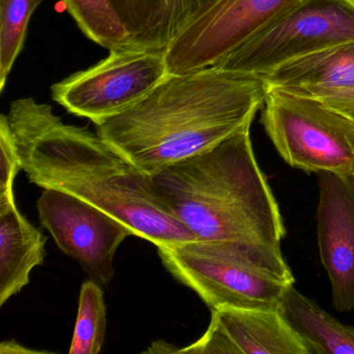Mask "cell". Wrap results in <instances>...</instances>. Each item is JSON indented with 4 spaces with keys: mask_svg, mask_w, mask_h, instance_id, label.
<instances>
[{
    "mask_svg": "<svg viewBox=\"0 0 354 354\" xmlns=\"http://www.w3.org/2000/svg\"><path fill=\"white\" fill-rule=\"evenodd\" d=\"M1 117L32 183L90 203L156 248L198 240L159 200L150 176L97 132L64 123L50 105L32 98L13 101Z\"/></svg>",
    "mask_w": 354,
    "mask_h": 354,
    "instance_id": "1",
    "label": "cell"
},
{
    "mask_svg": "<svg viewBox=\"0 0 354 354\" xmlns=\"http://www.w3.org/2000/svg\"><path fill=\"white\" fill-rule=\"evenodd\" d=\"M267 94L260 76L219 66L169 73L138 104L96 125V132L151 177L252 125Z\"/></svg>",
    "mask_w": 354,
    "mask_h": 354,
    "instance_id": "2",
    "label": "cell"
},
{
    "mask_svg": "<svg viewBox=\"0 0 354 354\" xmlns=\"http://www.w3.org/2000/svg\"><path fill=\"white\" fill-rule=\"evenodd\" d=\"M250 126L151 176L159 200L198 240L281 252L279 204L257 162Z\"/></svg>",
    "mask_w": 354,
    "mask_h": 354,
    "instance_id": "3",
    "label": "cell"
},
{
    "mask_svg": "<svg viewBox=\"0 0 354 354\" xmlns=\"http://www.w3.org/2000/svg\"><path fill=\"white\" fill-rule=\"evenodd\" d=\"M167 271L196 292L211 308L277 310L294 283L283 252L225 241L185 242L158 246Z\"/></svg>",
    "mask_w": 354,
    "mask_h": 354,
    "instance_id": "4",
    "label": "cell"
},
{
    "mask_svg": "<svg viewBox=\"0 0 354 354\" xmlns=\"http://www.w3.org/2000/svg\"><path fill=\"white\" fill-rule=\"evenodd\" d=\"M261 123L292 167L354 177V122L322 101L269 90Z\"/></svg>",
    "mask_w": 354,
    "mask_h": 354,
    "instance_id": "5",
    "label": "cell"
},
{
    "mask_svg": "<svg viewBox=\"0 0 354 354\" xmlns=\"http://www.w3.org/2000/svg\"><path fill=\"white\" fill-rule=\"evenodd\" d=\"M50 88L55 102L72 115L100 125L131 109L169 74L165 49L128 44Z\"/></svg>",
    "mask_w": 354,
    "mask_h": 354,
    "instance_id": "6",
    "label": "cell"
},
{
    "mask_svg": "<svg viewBox=\"0 0 354 354\" xmlns=\"http://www.w3.org/2000/svg\"><path fill=\"white\" fill-rule=\"evenodd\" d=\"M354 42V0H301L283 18L215 66L252 75Z\"/></svg>",
    "mask_w": 354,
    "mask_h": 354,
    "instance_id": "7",
    "label": "cell"
},
{
    "mask_svg": "<svg viewBox=\"0 0 354 354\" xmlns=\"http://www.w3.org/2000/svg\"><path fill=\"white\" fill-rule=\"evenodd\" d=\"M300 1L216 0L165 48L169 73H187L221 63Z\"/></svg>",
    "mask_w": 354,
    "mask_h": 354,
    "instance_id": "8",
    "label": "cell"
},
{
    "mask_svg": "<svg viewBox=\"0 0 354 354\" xmlns=\"http://www.w3.org/2000/svg\"><path fill=\"white\" fill-rule=\"evenodd\" d=\"M39 219L57 248L80 265L88 279L105 287L115 275L118 248L131 230L90 203L61 190L43 189L37 202Z\"/></svg>",
    "mask_w": 354,
    "mask_h": 354,
    "instance_id": "9",
    "label": "cell"
},
{
    "mask_svg": "<svg viewBox=\"0 0 354 354\" xmlns=\"http://www.w3.org/2000/svg\"><path fill=\"white\" fill-rule=\"evenodd\" d=\"M319 184V252L328 274L333 304L354 308V177L317 173Z\"/></svg>",
    "mask_w": 354,
    "mask_h": 354,
    "instance_id": "10",
    "label": "cell"
},
{
    "mask_svg": "<svg viewBox=\"0 0 354 354\" xmlns=\"http://www.w3.org/2000/svg\"><path fill=\"white\" fill-rule=\"evenodd\" d=\"M206 333L177 353L310 354L299 335L277 310H211Z\"/></svg>",
    "mask_w": 354,
    "mask_h": 354,
    "instance_id": "11",
    "label": "cell"
},
{
    "mask_svg": "<svg viewBox=\"0 0 354 354\" xmlns=\"http://www.w3.org/2000/svg\"><path fill=\"white\" fill-rule=\"evenodd\" d=\"M269 90L326 98L354 88V42L335 45L288 62L261 76Z\"/></svg>",
    "mask_w": 354,
    "mask_h": 354,
    "instance_id": "12",
    "label": "cell"
},
{
    "mask_svg": "<svg viewBox=\"0 0 354 354\" xmlns=\"http://www.w3.org/2000/svg\"><path fill=\"white\" fill-rule=\"evenodd\" d=\"M46 242L15 198L0 201V306L28 285L32 269L44 262Z\"/></svg>",
    "mask_w": 354,
    "mask_h": 354,
    "instance_id": "13",
    "label": "cell"
},
{
    "mask_svg": "<svg viewBox=\"0 0 354 354\" xmlns=\"http://www.w3.org/2000/svg\"><path fill=\"white\" fill-rule=\"evenodd\" d=\"M310 354H354V328L325 312L314 300L288 286L277 306Z\"/></svg>",
    "mask_w": 354,
    "mask_h": 354,
    "instance_id": "14",
    "label": "cell"
},
{
    "mask_svg": "<svg viewBox=\"0 0 354 354\" xmlns=\"http://www.w3.org/2000/svg\"><path fill=\"white\" fill-rule=\"evenodd\" d=\"M80 30L91 41L111 49L130 44V35L111 0H61Z\"/></svg>",
    "mask_w": 354,
    "mask_h": 354,
    "instance_id": "15",
    "label": "cell"
},
{
    "mask_svg": "<svg viewBox=\"0 0 354 354\" xmlns=\"http://www.w3.org/2000/svg\"><path fill=\"white\" fill-rule=\"evenodd\" d=\"M107 326V310L102 287L92 279L80 289L77 319L70 354H98L102 351Z\"/></svg>",
    "mask_w": 354,
    "mask_h": 354,
    "instance_id": "16",
    "label": "cell"
},
{
    "mask_svg": "<svg viewBox=\"0 0 354 354\" xmlns=\"http://www.w3.org/2000/svg\"><path fill=\"white\" fill-rule=\"evenodd\" d=\"M43 0H0V91L17 61L28 34V24Z\"/></svg>",
    "mask_w": 354,
    "mask_h": 354,
    "instance_id": "17",
    "label": "cell"
},
{
    "mask_svg": "<svg viewBox=\"0 0 354 354\" xmlns=\"http://www.w3.org/2000/svg\"><path fill=\"white\" fill-rule=\"evenodd\" d=\"M216 0H163L162 9L155 28L138 41L136 46L165 49Z\"/></svg>",
    "mask_w": 354,
    "mask_h": 354,
    "instance_id": "18",
    "label": "cell"
},
{
    "mask_svg": "<svg viewBox=\"0 0 354 354\" xmlns=\"http://www.w3.org/2000/svg\"><path fill=\"white\" fill-rule=\"evenodd\" d=\"M113 8L136 44L156 26L163 0H111Z\"/></svg>",
    "mask_w": 354,
    "mask_h": 354,
    "instance_id": "19",
    "label": "cell"
},
{
    "mask_svg": "<svg viewBox=\"0 0 354 354\" xmlns=\"http://www.w3.org/2000/svg\"><path fill=\"white\" fill-rule=\"evenodd\" d=\"M22 171L17 148L9 126L0 118V201L15 198L14 182Z\"/></svg>",
    "mask_w": 354,
    "mask_h": 354,
    "instance_id": "20",
    "label": "cell"
},
{
    "mask_svg": "<svg viewBox=\"0 0 354 354\" xmlns=\"http://www.w3.org/2000/svg\"><path fill=\"white\" fill-rule=\"evenodd\" d=\"M320 101L354 122V88L331 95Z\"/></svg>",
    "mask_w": 354,
    "mask_h": 354,
    "instance_id": "21",
    "label": "cell"
},
{
    "mask_svg": "<svg viewBox=\"0 0 354 354\" xmlns=\"http://www.w3.org/2000/svg\"><path fill=\"white\" fill-rule=\"evenodd\" d=\"M0 353L1 354H43L49 353L48 351H40V350L30 349L24 347L21 344L17 343L13 339L5 341L0 345Z\"/></svg>",
    "mask_w": 354,
    "mask_h": 354,
    "instance_id": "22",
    "label": "cell"
}]
</instances>
